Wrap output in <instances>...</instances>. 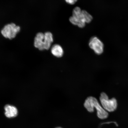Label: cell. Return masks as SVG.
I'll return each mask as SVG.
<instances>
[{
  "label": "cell",
  "mask_w": 128,
  "mask_h": 128,
  "mask_svg": "<svg viewBox=\"0 0 128 128\" xmlns=\"http://www.w3.org/2000/svg\"><path fill=\"white\" fill-rule=\"evenodd\" d=\"M5 114L7 118H10L16 116L18 111L16 108L13 106L7 105L5 106Z\"/></svg>",
  "instance_id": "cell-7"
},
{
  "label": "cell",
  "mask_w": 128,
  "mask_h": 128,
  "mask_svg": "<svg viewBox=\"0 0 128 128\" xmlns=\"http://www.w3.org/2000/svg\"><path fill=\"white\" fill-rule=\"evenodd\" d=\"M51 52L53 55L58 58L62 57L64 53L63 48L60 45L57 44H54L52 46Z\"/></svg>",
  "instance_id": "cell-9"
},
{
  "label": "cell",
  "mask_w": 128,
  "mask_h": 128,
  "mask_svg": "<svg viewBox=\"0 0 128 128\" xmlns=\"http://www.w3.org/2000/svg\"><path fill=\"white\" fill-rule=\"evenodd\" d=\"M44 34V49L48 50L51 47L53 42L54 39L52 34L50 32H46Z\"/></svg>",
  "instance_id": "cell-8"
},
{
  "label": "cell",
  "mask_w": 128,
  "mask_h": 128,
  "mask_svg": "<svg viewBox=\"0 0 128 128\" xmlns=\"http://www.w3.org/2000/svg\"><path fill=\"white\" fill-rule=\"evenodd\" d=\"M92 20V17L90 14L85 10H82L78 7L73 9L72 16L69 18L72 24L80 28H84L86 23H90Z\"/></svg>",
  "instance_id": "cell-1"
},
{
  "label": "cell",
  "mask_w": 128,
  "mask_h": 128,
  "mask_svg": "<svg viewBox=\"0 0 128 128\" xmlns=\"http://www.w3.org/2000/svg\"><path fill=\"white\" fill-rule=\"evenodd\" d=\"M100 100L102 106L107 112H113L116 110L118 103L115 98L109 99L107 94L103 92L100 94Z\"/></svg>",
  "instance_id": "cell-3"
},
{
  "label": "cell",
  "mask_w": 128,
  "mask_h": 128,
  "mask_svg": "<svg viewBox=\"0 0 128 128\" xmlns=\"http://www.w3.org/2000/svg\"><path fill=\"white\" fill-rule=\"evenodd\" d=\"M20 30V26L16 25L15 24L11 23L4 26L1 30V33L4 38L11 40L15 37Z\"/></svg>",
  "instance_id": "cell-4"
},
{
  "label": "cell",
  "mask_w": 128,
  "mask_h": 128,
  "mask_svg": "<svg viewBox=\"0 0 128 128\" xmlns=\"http://www.w3.org/2000/svg\"><path fill=\"white\" fill-rule=\"evenodd\" d=\"M89 45L90 47L98 55H100L103 52V43L96 37H93L91 38L90 40Z\"/></svg>",
  "instance_id": "cell-5"
},
{
  "label": "cell",
  "mask_w": 128,
  "mask_h": 128,
  "mask_svg": "<svg viewBox=\"0 0 128 128\" xmlns=\"http://www.w3.org/2000/svg\"><path fill=\"white\" fill-rule=\"evenodd\" d=\"M62 128L60 127H57L56 128Z\"/></svg>",
  "instance_id": "cell-12"
},
{
  "label": "cell",
  "mask_w": 128,
  "mask_h": 128,
  "mask_svg": "<svg viewBox=\"0 0 128 128\" xmlns=\"http://www.w3.org/2000/svg\"><path fill=\"white\" fill-rule=\"evenodd\" d=\"M84 106L87 111L90 113L94 112L95 108L96 110L97 116L100 119H105L108 117V112L104 109L95 97H88L85 101Z\"/></svg>",
  "instance_id": "cell-2"
},
{
  "label": "cell",
  "mask_w": 128,
  "mask_h": 128,
  "mask_svg": "<svg viewBox=\"0 0 128 128\" xmlns=\"http://www.w3.org/2000/svg\"><path fill=\"white\" fill-rule=\"evenodd\" d=\"M116 122H105L104 123H102V124H100V127H99V128H100L104 124H115Z\"/></svg>",
  "instance_id": "cell-11"
},
{
  "label": "cell",
  "mask_w": 128,
  "mask_h": 128,
  "mask_svg": "<svg viewBox=\"0 0 128 128\" xmlns=\"http://www.w3.org/2000/svg\"><path fill=\"white\" fill-rule=\"evenodd\" d=\"M44 34L42 32L37 34L34 39V47L40 50H44Z\"/></svg>",
  "instance_id": "cell-6"
},
{
  "label": "cell",
  "mask_w": 128,
  "mask_h": 128,
  "mask_svg": "<svg viewBox=\"0 0 128 128\" xmlns=\"http://www.w3.org/2000/svg\"><path fill=\"white\" fill-rule=\"evenodd\" d=\"M66 2L70 4H74L78 0H65Z\"/></svg>",
  "instance_id": "cell-10"
}]
</instances>
